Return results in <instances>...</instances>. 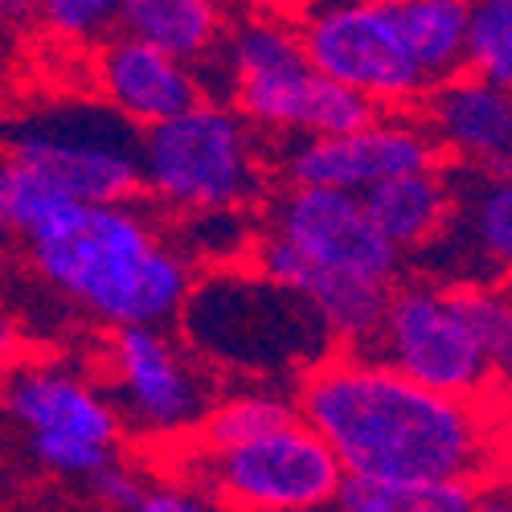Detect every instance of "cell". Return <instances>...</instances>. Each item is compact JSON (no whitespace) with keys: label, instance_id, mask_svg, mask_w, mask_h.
<instances>
[{"label":"cell","instance_id":"27","mask_svg":"<svg viewBox=\"0 0 512 512\" xmlns=\"http://www.w3.org/2000/svg\"><path fill=\"white\" fill-rule=\"evenodd\" d=\"M87 484H91V492H95L107 508H115V512H132V508L140 504V496H144V480H140L127 463H119V459H111L107 467H99V472H95Z\"/></svg>","mask_w":512,"mask_h":512},{"label":"cell","instance_id":"31","mask_svg":"<svg viewBox=\"0 0 512 512\" xmlns=\"http://www.w3.org/2000/svg\"><path fill=\"white\" fill-rule=\"evenodd\" d=\"M230 5H242V9H279V13H291L300 0H230Z\"/></svg>","mask_w":512,"mask_h":512},{"label":"cell","instance_id":"30","mask_svg":"<svg viewBox=\"0 0 512 512\" xmlns=\"http://www.w3.org/2000/svg\"><path fill=\"white\" fill-rule=\"evenodd\" d=\"M472 512H512V488L508 492H480Z\"/></svg>","mask_w":512,"mask_h":512},{"label":"cell","instance_id":"8","mask_svg":"<svg viewBox=\"0 0 512 512\" xmlns=\"http://www.w3.org/2000/svg\"><path fill=\"white\" fill-rule=\"evenodd\" d=\"M357 353L386 361L410 381H422V386L443 394L476 398L496 390L480 336L459 304L455 283H439L426 275L398 279L390 287L386 312Z\"/></svg>","mask_w":512,"mask_h":512},{"label":"cell","instance_id":"13","mask_svg":"<svg viewBox=\"0 0 512 512\" xmlns=\"http://www.w3.org/2000/svg\"><path fill=\"white\" fill-rule=\"evenodd\" d=\"M443 164V152L426 123L406 111H377L365 127L345 136H295L279 148L283 185H316L365 193L390 177Z\"/></svg>","mask_w":512,"mask_h":512},{"label":"cell","instance_id":"10","mask_svg":"<svg viewBox=\"0 0 512 512\" xmlns=\"http://www.w3.org/2000/svg\"><path fill=\"white\" fill-rule=\"evenodd\" d=\"M291 21L312 70L365 95L373 107L406 111L431 91L386 0H300Z\"/></svg>","mask_w":512,"mask_h":512},{"label":"cell","instance_id":"21","mask_svg":"<svg viewBox=\"0 0 512 512\" xmlns=\"http://www.w3.org/2000/svg\"><path fill=\"white\" fill-rule=\"evenodd\" d=\"M480 488L467 480H361L345 476L336 504L345 512H472Z\"/></svg>","mask_w":512,"mask_h":512},{"label":"cell","instance_id":"15","mask_svg":"<svg viewBox=\"0 0 512 512\" xmlns=\"http://www.w3.org/2000/svg\"><path fill=\"white\" fill-rule=\"evenodd\" d=\"M418 119L443 160L484 173H512V91L459 70L418 99Z\"/></svg>","mask_w":512,"mask_h":512},{"label":"cell","instance_id":"6","mask_svg":"<svg viewBox=\"0 0 512 512\" xmlns=\"http://www.w3.org/2000/svg\"><path fill=\"white\" fill-rule=\"evenodd\" d=\"M267 181L263 136L222 99L205 95L140 132V189L164 213L250 209L267 197Z\"/></svg>","mask_w":512,"mask_h":512},{"label":"cell","instance_id":"5","mask_svg":"<svg viewBox=\"0 0 512 512\" xmlns=\"http://www.w3.org/2000/svg\"><path fill=\"white\" fill-rule=\"evenodd\" d=\"M177 324L181 340L213 373L267 386H275V377L300 381L336 349L328 324L304 295L250 263L197 275Z\"/></svg>","mask_w":512,"mask_h":512},{"label":"cell","instance_id":"28","mask_svg":"<svg viewBox=\"0 0 512 512\" xmlns=\"http://www.w3.org/2000/svg\"><path fill=\"white\" fill-rule=\"evenodd\" d=\"M17 361H21V332H17V324L5 312H0V381H5V373Z\"/></svg>","mask_w":512,"mask_h":512},{"label":"cell","instance_id":"1","mask_svg":"<svg viewBox=\"0 0 512 512\" xmlns=\"http://www.w3.org/2000/svg\"><path fill=\"white\" fill-rule=\"evenodd\" d=\"M295 410L361 480H467L504 472L508 390L443 394L357 349H332L291 386Z\"/></svg>","mask_w":512,"mask_h":512},{"label":"cell","instance_id":"16","mask_svg":"<svg viewBox=\"0 0 512 512\" xmlns=\"http://www.w3.org/2000/svg\"><path fill=\"white\" fill-rule=\"evenodd\" d=\"M91 74L103 103L140 132L205 99V78L193 62L164 54L132 33H111L99 41Z\"/></svg>","mask_w":512,"mask_h":512},{"label":"cell","instance_id":"17","mask_svg":"<svg viewBox=\"0 0 512 512\" xmlns=\"http://www.w3.org/2000/svg\"><path fill=\"white\" fill-rule=\"evenodd\" d=\"M361 205L373 218V226L381 230V238L410 263L414 254H422L451 222V209H455L451 168L431 164V168H418V173L390 177V181L365 189Z\"/></svg>","mask_w":512,"mask_h":512},{"label":"cell","instance_id":"7","mask_svg":"<svg viewBox=\"0 0 512 512\" xmlns=\"http://www.w3.org/2000/svg\"><path fill=\"white\" fill-rule=\"evenodd\" d=\"M177 480L201 488L226 512H316L336 504L345 467L304 418L222 451L177 443Z\"/></svg>","mask_w":512,"mask_h":512},{"label":"cell","instance_id":"3","mask_svg":"<svg viewBox=\"0 0 512 512\" xmlns=\"http://www.w3.org/2000/svg\"><path fill=\"white\" fill-rule=\"evenodd\" d=\"M25 242L37 275L107 328H164L181 316L197 279L189 254L164 238L136 197L66 205Z\"/></svg>","mask_w":512,"mask_h":512},{"label":"cell","instance_id":"11","mask_svg":"<svg viewBox=\"0 0 512 512\" xmlns=\"http://www.w3.org/2000/svg\"><path fill=\"white\" fill-rule=\"evenodd\" d=\"M103 369V390L119 410L123 431L140 439H185L218 398L213 369L160 324L111 328Z\"/></svg>","mask_w":512,"mask_h":512},{"label":"cell","instance_id":"24","mask_svg":"<svg viewBox=\"0 0 512 512\" xmlns=\"http://www.w3.org/2000/svg\"><path fill=\"white\" fill-rule=\"evenodd\" d=\"M467 70L512 91V0H472Z\"/></svg>","mask_w":512,"mask_h":512},{"label":"cell","instance_id":"12","mask_svg":"<svg viewBox=\"0 0 512 512\" xmlns=\"http://www.w3.org/2000/svg\"><path fill=\"white\" fill-rule=\"evenodd\" d=\"M9 156L78 205L132 201L140 193V127L111 107L41 115L17 127Z\"/></svg>","mask_w":512,"mask_h":512},{"label":"cell","instance_id":"4","mask_svg":"<svg viewBox=\"0 0 512 512\" xmlns=\"http://www.w3.org/2000/svg\"><path fill=\"white\" fill-rule=\"evenodd\" d=\"M197 70H213L209 99L230 103L259 136H345L365 127L381 107L312 70L291 13H230L218 54Z\"/></svg>","mask_w":512,"mask_h":512},{"label":"cell","instance_id":"26","mask_svg":"<svg viewBox=\"0 0 512 512\" xmlns=\"http://www.w3.org/2000/svg\"><path fill=\"white\" fill-rule=\"evenodd\" d=\"M132 512H226V508L185 480H164V484H144V496Z\"/></svg>","mask_w":512,"mask_h":512},{"label":"cell","instance_id":"29","mask_svg":"<svg viewBox=\"0 0 512 512\" xmlns=\"http://www.w3.org/2000/svg\"><path fill=\"white\" fill-rule=\"evenodd\" d=\"M37 21V0H0V25H29Z\"/></svg>","mask_w":512,"mask_h":512},{"label":"cell","instance_id":"19","mask_svg":"<svg viewBox=\"0 0 512 512\" xmlns=\"http://www.w3.org/2000/svg\"><path fill=\"white\" fill-rule=\"evenodd\" d=\"M386 5L431 87L467 70V17H472V0H386Z\"/></svg>","mask_w":512,"mask_h":512},{"label":"cell","instance_id":"22","mask_svg":"<svg viewBox=\"0 0 512 512\" xmlns=\"http://www.w3.org/2000/svg\"><path fill=\"white\" fill-rule=\"evenodd\" d=\"M455 291L480 336L492 381L512 390V283H455Z\"/></svg>","mask_w":512,"mask_h":512},{"label":"cell","instance_id":"23","mask_svg":"<svg viewBox=\"0 0 512 512\" xmlns=\"http://www.w3.org/2000/svg\"><path fill=\"white\" fill-rule=\"evenodd\" d=\"M66 205H78V201H66L58 189L41 181L29 164L13 160L9 152L0 156V238H9V234L29 238Z\"/></svg>","mask_w":512,"mask_h":512},{"label":"cell","instance_id":"32","mask_svg":"<svg viewBox=\"0 0 512 512\" xmlns=\"http://www.w3.org/2000/svg\"><path fill=\"white\" fill-rule=\"evenodd\" d=\"M316 512H345V508H340V504H336V508H332V504H324V508H316Z\"/></svg>","mask_w":512,"mask_h":512},{"label":"cell","instance_id":"20","mask_svg":"<svg viewBox=\"0 0 512 512\" xmlns=\"http://www.w3.org/2000/svg\"><path fill=\"white\" fill-rule=\"evenodd\" d=\"M291 418H300L291 390L267 386V381H250V386H242V390L213 398L205 418L177 443L197 447V451H222V447L246 443L254 435H267V431H275V426H283Z\"/></svg>","mask_w":512,"mask_h":512},{"label":"cell","instance_id":"18","mask_svg":"<svg viewBox=\"0 0 512 512\" xmlns=\"http://www.w3.org/2000/svg\"><path fill=\"white\" fill-rule=\"evenodd\" d=\"M230 25V0H123L119 33H132L148 46L181 62H209Z\"/></svg>","mask_w":512,"mask_h":512},{"label":"cell","instance_id":"9","mask_svg":"<svg viewBox=\"0 0 512 512\" xmlns=\"http://www.w3.org/2000/svg\"><path fill=\"white\" fill-rule=\"evenodd\" d=\"M0 402L29 431L37 463L58 476L91 480L119 459V410L87 373L58 361H17L0 381Z\"/></svg>","mask_w":512,"mask_h":512},{"label":"cell","instance_id":"14","mask_svg":"<svg viewBox=\"0 0 512 512\" xmlns=\"http://www.w3.org/2000/svg\"><path fill=\"white\" fill-rule=\"evenodd\" d=\"M451 185L447 230L410 263L439 283H512V173L451 164Z\"/></svg>","mask_w":512,"mask_h":512},{"label":"cell","instance_id":"25","mask_svg":"<svg viewBox=\"0 0 512 512\" xmlns=\"http://www.w3.org/2000/svg\"><path fill=\"white\" fill-rule=\"evenodd\" d=\"M123 0H37V21L70 46H99L119 33Z\"/></svg>","mask_w":512,"mask_h":512},{"label":"cell","instance_id":"2","mask_svg":"<svg viewBox=\"0 0 512 512\" xmlns=\"http://www.w3.org/2000/svg\"><path fill=\"white\" fill-rule=\"evenodd\" d=\"M250 267L300 291L336 349H365L406 259L381 238L357 193L283 185L263 201Z\"/></svg>","mask_w":512,"mask_h":512}]
</instances>
